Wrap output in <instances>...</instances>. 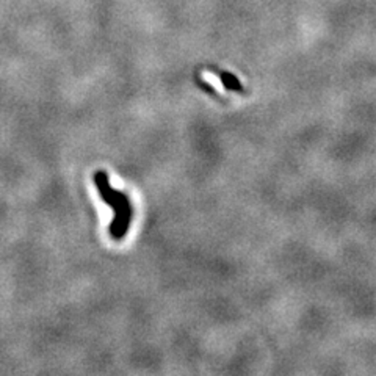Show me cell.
I'll return each instance as SVG.
<instances>
[{"label":"cell","instance_id":"obj_1","mask_svg":"<svg viewBox=\"0 0 376 376\" xmlns=\"http://www.w3.org/2000/svg\"><path fill=\"white\" fill-rule=\"evenodd\" d=\"M94 184L103 202L108 207H111V210H114V218L111 219L110 227H108L110 235L113 240H122L127 235L129 227H131V221H132L134 210H132L131 199H129L126 193L111 188L105 171L94 173Z\"/></svg>","mask_w":376,"mask_h":376},{"label":"cell","instance_id":"obj_2","mask_svg":"<svg viewBox=\"0 0 376 376\" xmlns=\"http://www.w3.org/2000/svg\"><path fill=\"white\" fill-rule=\"evenodd\" d=\"M221 80L226 88L234 89V91H241V85L232 74H221Z\"/></svg>","mask_w":376,"mask_h":376}]
</instances>
